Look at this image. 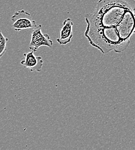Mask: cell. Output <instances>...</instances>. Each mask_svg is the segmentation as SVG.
I'll return each instance as SVG.
<instances>
[{"label":"cell","instance_id":"5b68a950","mask_svg":"<svg viewBox=\"0 0 135 150\" xmlns=\"http://www.w3.org/2000/svg\"><path fill=\"white\" fill-rule=\"evenodd\" d=\"M73 22L70 18H67L63 21V26L60 31L59 38L57 39L60 45H67L71 42L73 37Z\"/></svg>","mask_w":135,"mask_h":150},{"label":"cell","instance_id":"277c9868","mask_svg":"<svg viewBox=\"0 0 135 150\" xmlns=\"http://www.w3.org/2000/svg\"><path fill=\"white\" fill-rule=\"evenodd\" d=\"M34 51L24 54V59L21 61V64L25 68H28L31 72H40L41 71L43 61L41 57L35 55Z\"/></svg>","mask_w":135,"mask_h":150},{"label":"cell","instance_id":"6da1fadb","mask_svg":"<svg viewBox=\"0 0 135 150\" xmlns=\"http://www.w3.org/2000/svg\"><path fill=\"white\" fill-rule=\"evenodd\" d=\"M135 0H99L92 13L85 15V36L102 54L121 53L135 33Z\"/></svg>","mask_w":135,"mask_h":150},{"label":"cell","instance_id":"7a4b0ae2","mask_svg":"<svg viewBox=\"0 0 135 150\" xmlns=\"http://www.w3.org/2000/svg\"><path fill=\"white\" fill-rule=\"evenodd\" d=\"M11 20L13 21L12 27L16 31L34 29L37 26L36 21L32 20L31 14L24 10L16 12Z\"/></svg>","mask_w":135,"mask_h":150},{"label":"cell","instance_id":"8992f818","mask_svg":"<svg viewBox=\"0 0 135 150\" xmlns=\"http://www.w3.org/2000/svg\"><path fill=\"white\" fill-rule=\"evenodd\" d=\"M8 38L5 37L2 32H1L0 38V57L2 56L6 51V44L8 41Z\"/></svg>","mask_w":135,"mask_h":150},{"label":"cell","instance_id":"3957f363","mask_svg":"<svg viewBox=\"0 0 135 150\" xmlns=\"http://www.w3.org/2000/svg\"><path fill=\"white\" fill-rule=\"evenodd\" d=\"M41 28L42 25L39 24L33 29L29 47L34 52H36L40 46H45L51 47L53 46V41L48 34H43Z\"/></svg>","mask_w":135,"mask_h":150}]
</instances>
